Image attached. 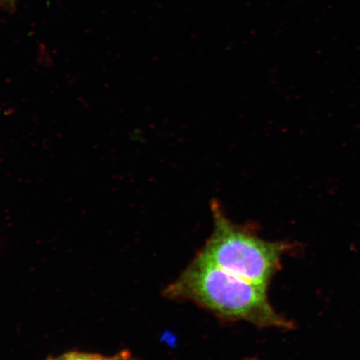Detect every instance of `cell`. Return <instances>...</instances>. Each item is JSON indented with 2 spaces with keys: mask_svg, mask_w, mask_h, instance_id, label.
<instances>
[{
  "mask_svg": "<svg viewBox=\"0 0 360 360\" xmlns=\"http://www.w3.org/2000/svg\"><path fill=\"white\" fill-rule=\"evenodd\" d=\"M165 294L170 299L193 301L221 317L260 327L290 326L270 304L267 288L215 266L199 255Z\"/></svg>",
  "mask_w": 360,
  "mask_h": 360,
  "instance_id": "cell-1",
  "label": "cell"
},
{
  "mask_svg": "<svg viewBox=\"0 0 360 360\" xmlns=\"http://www.w3.org/2000/svg\"><path fill=\"white\" fill-rule=\"evenodd\" d=\"M213 232L199 256L220 269L267 288L281 267L287 245L262 240L246 227L231 221L213 201Z\"/></svg>",
  "mask_w": 360,
  "mask_h": 360,
  "instance_id": "cell-2",
  "label": "cell"
},
{
  "mask_svg": "<svg viewBox=\"0 0 360 360\" xmlns=\"http://www.w3.org/2000/svg\"><path fill=\"white\" fill-rule=\"evenodd\" d=\"M49 360H133L127 354H120L112 358H105L100 355L71 353L62 355L60 357Z\"/></svg>",
  "mask_w": 360,
  "mask_h": 360,
  "instance_id": "cell-3",
  "label": "cell"
},
{
  "mask_svg": "<svg viewBox=\"0 0 360 360\" xmlns=\"http://www.w3.org/2000/svg\"><path fill=\"white\" fill-rule=\"evenodd\" d=\"M16 0H0V7L7 8V10H13L15 6Z\"/></svg>",
  "mask_w": 360,
  "mask_h": 360,
  "instance_id": "cell-4",
  "label": "cell"
}]
</instances>
